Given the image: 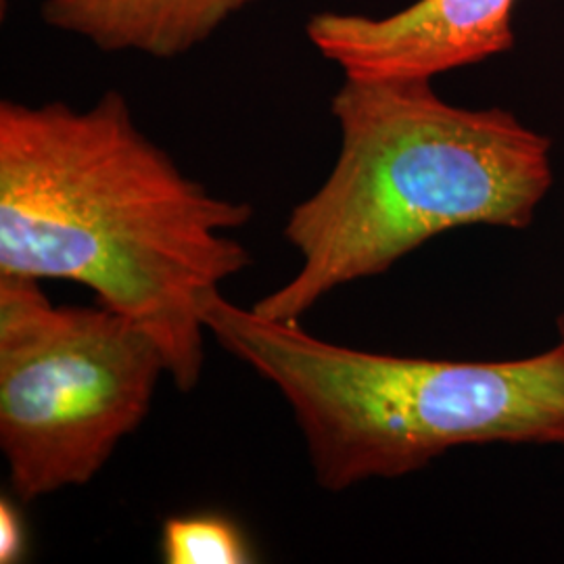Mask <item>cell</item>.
Segmentation results:
<instances>
[{"label":"cell","instance_id":"obj_1","mask_svg":"<svg viewBox=\"0 0 564 564\" xmlns=\"http://www.w3.org/2000/svg\"><path fill=\"white\" fill-rule=\"evenodd\" d=\"M249 203L188 178L118 90L88 109L0 102V276L74 281L142 326L193 391L203 302L251 263Z\"/></svg>","mask_w":564,"mask_h":564},{"label":"cell","instance_id":"obj_2","mask_svg":"<svg viewBox=\"0 0 564 564\" xmlns=\"http://www.w3.org/2000/svg\"><path fill=\"white\" fill-rule=\"evenodd\" d=\"M330 116L335 165L284 224L302 265L251 305L272 321H300L449 230H524L554 182L547 137L500 107L444 101L433 80L343 78Z\"/></svg>","mask_w":564,"mask_h":564},{"label":"cell","instance_id":"obj_3","mask_svg":"<svg viewBox=\"0 0 564 564\" xmlns=\"http://www.w3.org/2000/svg\"><path fill=\"white\" fill-rule=\"evenodd\" d=\"M205 330L270 381L302 429L316 481L345 491L419 473L464 445L564 449V343L502 362L351 349L214 291Z\"/></svg>","mask_w":564,"mask_h":564},{"label":"cell","instance_id":"obj_4","mask_svg":"<svg viewBox=\"0 0 564 564\" xmlns=\"http://www.w3.org/2000/svg\"><path fill=\"white\" fill-rule=\"evenodd\" d=\"M163 375L162 347L130 318L0 276V447L21 502L93 481L147 419Z\"/></svg>","mask_w":564,"mask_h":564},{"label":"cell","instance_id":"obj_5","mask_svg":"<svg viewBox=\"0 0 564 564\" xmlns=\"http://www.w3.org/2000/svg\"><path fill=\"white\" fill-rule=\"evenodd\" d=\"M517 2L416 0L384 18L323 11L307 18L305 36L343 78L433 80L508 53Z\"/></svg>","mask_w":564,"mask_h":564},{"label":"cell","instance_id":"obj_6","mask_svg":"<svg viewBox=\"0 0 564 564\" xmlns=\"http://www.w3.org/2000/svg\"><path fill=\"white\" fill-rule=\"evenodd\" d=\"M258 0H42L41 20L102 53L176 59Z\"/></svg>","mask_w":564,"mask_h":564},{"label":"cell","instance_id":"obj_7","mask_svg":"<svg viewBox=\"0 0 564 564\" xmlns=\"http://www.w3.org/2000/svg\"><path fill=\"white\" fill-rule=\"evenodd\" d=\"M163 563L247 564L253 552L239 524L218 514L174 517L162 527Z\"/></svg>","mask_w":564,"mask_h":564},{"label":"cell","instance_id":"obj_8","mask_svg":"<svg viewBox=\"0 0 564 564\" xmlns=\"http://www.w3.org/2000/svg\"><path fill=\"white\" fill-rule=\"evenodd\" d=\"M25 531L21 517L11 502H0V563L13 564L23 556Z\"/></svg>","mask_w":564,"mask_h":564},{"label":"cell","instance_id":"obj_9","mask_svg":"<svg viewBox=\"0 0 564 564\" xmlns=\"http://www.w3.org/2000/svg\"><path fill=\"white\" fill-rule=\"evenodd\" d=\"M556 333H558V341L564 343V312L556 318Z\"/></svg>","mask_w":564,"mask_h":564}]
</instances>
